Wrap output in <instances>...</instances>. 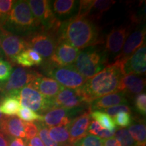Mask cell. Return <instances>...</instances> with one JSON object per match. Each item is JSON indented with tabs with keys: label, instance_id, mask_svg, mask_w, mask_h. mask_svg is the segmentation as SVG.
Wrapping results in <instances>:
<instances>
[{
	"label": "cell",
	"instance_id": "1",
	"mask_svg": "<svg viewBox=\"0 0 146 146\" xmlns=\"http://www.w3.org/2000/svg\"><path fill=\"white\" fill-rule=\"evenodd\" d=\"M123 76L119 65L114 62L87 79L83 86L78 89L85 103L91 104L102 96L117 92Z\"/></svg>",
	"mask_w": 146,
	"mask_h": 146
},
{
	"label": "cell",
	"instance_id": "2",
	"mask_svg": "<svg viewBox=\"0 0 146 146\" xmlns=\"http://www.w3.org/2000/svg\"><path fill=\"white\" fill-rule=\"evenodd\" d=\"M98 36V30L92 21L77 15L63 24L60 39L81 50L99 43Z\"/></svg>",
	"mask_w": 146,
	"mask_h": 146
},
{
	"label": "cell",
	"instance_id": "3",
	"mask_svg": "<svg viewBox=\"0 0 146 146\" xmlns=\"http://www.w3.org/2000/svg\"><path fill=\"white\" fill-rule=\"evenodd\" d=\"M106 57L96 49L90 47L80 52L72 66L85 79H89L102 70Z\"/></svg>",
	"mask_w": 146,
	"mask_h": 146
},
{
	"label": "cell",
	"instance_id": "4",
	"mask_svg": "<svg viewBox=\"0 0 146 146\" xmlns=\"http://www.w3.org/2000/svg\"><path fill=\"white\" fill-rule=\"evenodd\" d=\"M38 74L23 67H18L13 70L8 81L0 85V92L4 97L11 95L19 96L21 89L31 83Z\"/></svg>",
	"mask_w": 146,
	"mask_h": 146
},
{
	"label": "cell",
	"instance_id": "5",
	"mask_svg": "<svg viewBox=\"0 0 146 146\" xmlns=\"http://www.w3.org/2000/svg\"><path fill=\"white\" fill-rule=\"evenodd\" d=\"M47 74L58 82L62 87L75 89L84 85L87 80L80 74L72 65L58 66L53 65L47 71Z\"/></svg>",
	"mask_w": 146,
	"mask_h": 146
},
{
	"label": "cell",
	"instance_id": "6",
	"mask_svg": "<svg viewBox=\"0 0 146 146\" xmlns=\"http://www.w3.org/2000/svg\"><path fill=\"white\" fill-rule=\"evenodd\" d=\"M22 106L31 109L35 112L44 113L54 108L52 99H47L31 85L23 87L19 94Z\"/></svg>",
	"mask_w": 146,
	"mask_h": 146
},
{
	"label": "cell",
	"instance_id": "7",
	"mask_svg": "<svg viewBox=\"0 0 146 146\" xmlns=\"http://www.w3.org/2000/svg\"><path fill=\"white\" fill-rule=\"evenodd\" d=\"M36 25H42L45 29H50L60 26V23L55 18L51 7L50 1L47 0H30L27 1Z\"/></svg>",
	"mask_w": 146,
	"mask_h": 146
},
{
	"label": "cell",
	"instance_id": "8",
	"mask_svg": "<svg viewBox=\"0 0 146 146\" xmlns=\"http://www.w3.org/2000/svg\"><path fill=\"white\" fill-rule=\"evenodd\" d=\"M8 20L14 27L23 30H28L37 25L27 1H14Z\"/></svg>",
	"mask_w": 146,
	"mask_h": 146
},
{
	"label": "cell",
	"instance_id": "9",
	"mask_svg": "<svg viewBox=\"0 0 146 146\" xmlns=\"http://www.w3.org/2000/svg\"><path fill=\"white\" fill-rule=\"evenodd\" d=\"M26 41L28 48L32 49L45 59H50L52 57L57 45L54 36L47 31L36 33L29 41Z\"/></svg>",
	"mask_w": 146,
	"mask_h": 146
},
{
	"label": "cell",
	"instance_id": "10",
	"mask_svg": "<svg viewBox=\"0 0 146 146\" xmlns=\"http://www.w3.org/2000/svg\"><path fill=\"white\" fill-rule=\"evenodd\" d=\"M0 43L6 57L12 62L20 53L28 48L26 41L3 29L0 30Z\"/></svg>",
	"mask_w": 146,
	"mask_h": 146
},
{
	"label": "cell",
	"instance_id": "11",
	"mask_svg": "<svg viewBox=\"0 0 146 146\" xmlns=\"http://www.w3.org/2000/svg\"><path fill=\"white\" fill-rule=\"evenodd\" d=\"M80 50L68 42L60 39L52 57L50 58L52 64L58 66H67L74 64Z\"/></svg>",
	"mask_w": 146,
	"mask_h": 146
},
{
	"label": "cell",
	"instance_id": "12",
	"mask_svg": "<svg viewBox=\"0 0 146 146\" xmlns=\"http://www.w3.org/2000/svg\"><path fill=\"white\" fill-rule=\"evenodd\" d=\"M146 47L143 44L138 49L130 58L121 64L115 63L119 65L123 75L133 74L142 75L146 70Z\"/></svg>",
	"mask_w": 146,
	"mask_h": 146
},
{
	"label": "cell",
	"instance_id": "13",
	"mask_svg": "<svg viewBox=\"0 0 146 146\" xmlns=\"http://www.w3.org/2000/svg\"><path fill=\"white\" fill-rule=\"evenodd\" d=\"M145 28H139L129 35L122 48V52L116 56V62L121 64L145 44Z\"/></svg>",
	"mask_w": 146,
	"mask_h": 146
},
{
	"label": "cell",
	"instance_id": "14",
	"mask_svg": "<svg viewBox=\"0 0 146 146\" xmlns=\"http://www.w3.org/2000/svg\"><path fill=\"white\" fill-rule=\"evenodd\" d=\"M52 100L54 108L60 107L68 110L75 109L85 103L78 89H72L65 87Z\"/></svg>",
	"mask_w": 146,
	"mask_h": 146
},
{
	"label": "cell",
	"instance_id": "15",
	"mask_svg": "<svg viewBox=\"0 0 146 146\" xmlns=\"http://www.w3.org/2000/svg\"><path fill=\"white\" fill-rule=\"evenodd\" d=\"M90 110L74 118L67 126L70 141L73 145L87 136L88 128L91 123Z\"/></svg>",
	"mask_w": 146,
	"mask_h": 146
},
{
	"label": "cell",
	"instance_id": "16",
	"mask_svg": "<svg viewBox=\"0 0 146 146\" xmlns=\"http://www.w3.org/2000/svg\"><path fill=\"white\" fill-rule=\"evenodd\" d=\"M129 27L120 26L113 29L108 35L106 41V51L108 54H119L130 33Z\"/></svg>",
	"mask_w": 146,
	"mask_h": 146
},
{
	"label": "cell",
	"instance_id": "17",
	"mask_svg": "<svg viewBox=\"0 0 146 146\" xmlns=\"http://www.w3.org/2000/svg\"><path fill=\"white\" fill-rule=\"evenodd\" d=\"M145 87V78L136 74H129L122 77L117 92H123L125 96H137L143 92Z\"/></svg>",
	"mask_w": 146,
	"mask_h": 146
},
{
	"label": "cell",
	"instance_id": "18",
	"mask_svg": "<svg viewBox=\"0 0 146 146\" xmlns=\"http://www.w3.org/2000/svg\"><path fill=\"white\" fill-rule=\"evenodd\" d=\"M30 85L47 99H53L64 88L53 78L43 76L39 74Z\"/></svg>",
	"mask_w": 146,
	"mask_h": 146
},
{
	"label": "cell",
	"instance_id": "19",
	"mask_svg": "<svg viewBox=\"0 0 146 146\" xmlns=\"http://www.w3.org/2000/svg\"><path fill=\"white\" fill-rule=\"evenodd\" d=\"M72 110L64 108H54L42 115V120L45 126L48 127L68 126L71 122L70 116Z\"/></svg>",
	"mask_w": 146,
	"mask_h": 146
},
{
	"label": "cell",
	"instance_id": "20",
	"mask_svg": "<svg viewBox=\"0 0 146 146\" xmlns=\"http://www.w3.org/2000/svg\"><path fill=\"white\" fill-rule=\"evenodd\" d=\"M0 131L10 137L25 138V123L16 116H5L0 123Z\"/></svg>",
	"mask_w": 146,
	"mask_h": 146
},
{
	"label": "cell",
	"instance_id": "21",
	"mask_svg": "<svg viewBox=\"0 0 146 146\" xmlns=\"http://www.w3.org/2000/svg\"><path fill=\"white\" fill-rule=\"evenodd\" d=\"M127 99L123 92H114L95 100L90 104V111L102 110L115 106L127 104Z\"/></svg>",
	"mask_w": 146,
	"mask_h": 146
},
{
	"label": "cell",
	"instance_id": "22",
	"mask_svg": "<svg viewBox=\"0 0 146 146\" xmlns=\"http://www.w3.org/2000/svg\"><path fill=\"white\" fill-rule=\"evenodd\" d=\"M14 62L22 66L30 68L33 66L41 64L43 62V58L32 49L27 48L16 56Z\"/></svg>",
	"mask_w": 146,
	"mask_h": 146
},
{
	"label": "cell",
	"instance_id": "23",
	"mask_svg": "<svg viewBox=\"0 0 146 146\" xmlns=\"http://www.w3.org/2000/svg\"><path fill=\"white\" fill-rule=\"evenodd\" d=\"M21 108L19 96L11 95L4 97L0 103V109L2 114L7 116H14L18 114Z\"/></svg>",
	"mask_w": 146,
	"mask_h": 146
},
{
	"label": "cell",
	"instance_id": "24",
	"mask_svg": "<svg viewBox=\"0 0 146 146\" xmlns=\"http://www.w3.org/2000/svg\"><path fill=\"white\" fill-rule=\"evenodd\" d=\"M48 132L50 137L59 146H74L70 141L67 126L50 127Z\"/></svg>",
	"mask_w": 146,
	"mask_h": 146
},
{
	"label": "cell",
	"instance_id": "25",
	"mask_svg": "<svg viewBox=\"0 0 146 146\" xmlns=\"http://www.w3.org/2000/svg\"><path fill=\"white\" fill-rule=\"evenodd\" d=\"M129 133L138 146L146 145V126L145 120H138L129 127Z\"/></svg>",
	"mask_w": 146,
	"mask_h": 146
},
{
	"label": "cell",
	"instance_id": "26",
	"mask_svg": "<svg viewBox=\"0 0 146 146\" xmlns=\"http://www.w3.org/2000/svg\"><path fill=\"white\" fill-rule=\"evenodd\" d=\"M90 115L91 118L98 122L104 129L108 131H114L116 129L113 118L103 111H90Z\"/></svg>",
	"mask_w": 146,
	"mask_h": 146
},
{
	"label": "cell",
	"instance_id": "27",
	"mask_svg": "<svg viewBox=\"0 0 146 146\" xmlns=\"http://www.w3.org/2000/svg\"><path fill=\"white\" fill-rule=\"evenodd\" d=\"M76 2L74 0H56L53 3V9L58 16H66L72 13L75 8Z\"/></svg>",
	"mask_w": 146,
	"mask_h": 146
},
{
	"label": "cell",
	"instance_id": "28",
	"mask_svg": "<svg viewBox=\"0 0 146 146\" xmlns=\"http://www.w3.org/2000/svg\"><path fill=\"white\" fill-rule=\"evenodd\" d=\"M115 3H116V1H112V0H96V1H92L89 13L91 11H94L95 14L93 16V17L100 18L103 13L108 10Z\"/></svg>",
	"mask_w": 146,
	"mask_h": 146
},
{
	"label": "cell",
	"instance_id": "29",
	"mask_svg": "<svg viewBox=\"0 0 146 146\" xmlns=\"http://www.w3.org/2000/svg\"><path fill=\"white\" fill-rule=\"evenodd\" d=\"M116 130L108 131L104 129L96 120H91L90 125L88 128V133L93 135H96L102 139H106L113 137Z\"/></svg>",
	"mask_w": 146,
	"mask_h": 146
},
{
	"label": "cell",
	"instance_id": "30",
	"mask_svg": "<svg viewBox=\"0 0 146 146\" xmlns=\"http://www.w3.org/2000/svg\"><path fill=\"white\" fill-rule=\"evenodd\" d=\"M114 136L120 146H138L129 131L125 128L116 129Z\"/></svg>",
	"mask_w": 146,
	"mask_h": 146
},
{
	"label": "cell",
	"instance_id": "31",
	"mask_svg": "<svg viewBox=\"0 0 146 146\" xmlns=\"http://www.w3.org/2000/svg\"><path fill=\"white\" fill-rule=\"evenodd\" d=\"M38 127V134L39 137L44 144L45 146H59L50 137L48 132V128L41 121H37L36 123Z\"/></svg>",
	"mask_w": 146,
	"mask_h": 146
},
{
	"label": "cell",
	"instance_id": "32",
	"mask_svg": "<svg viewBox=\"0 0 146 146\" xmlns=\"http://www.w3.org/2000/svg\"><path fill=\"white\" fill-rule=\"evenodd\" d=\"M20 119L26 121L27 123H32L33 121H41L42 116L36 114L31 109L25 106H21L18 112Z\"/></svg>",
	"mask_w": 146,
	"mask_h": 146
},
{
	"label": "cell",
	"instance_id": "33",
	"mask_svg": "<svg viewBox=\"0 0 146 146\" xmlns=\"http://www.w3.org/2000/svg\"><path fill=\"white\" fill-rule=\"evenodd\" d=\"M74 146H103V139L96 135L89 134L76 142Z\"/></svg>",
	"mask_w": 146,
	"mask_h": 146
},
{
	"label": "cell",
	"instance_id": "34",
	"mask_svg": "<svg viewBox=\"0 0 146 146\" xmlns=\"http://www.w3.org/2000/svg\"><path fill=\"white\" fill-rule=\"evenodd\" d=\"M115 125L120 127H129L133 123V118L131 114L127 112H120L114 117Z\"/></svg>",
	"mask_w": 146,
	"mask_h": 146
},
{
	"label": "cell",
	"instance_id": "35",
	"mask_svg": "<svg viewBox=\"0 0 146 146\" xmlns=\"http://www.w3.org/2000/svg\"><path fill=\"white\" fill-rule=\"evenodd\" d=\"M12 72V68L10 64L0 58V83L8 81Z\"/></svg>",
	"mask_w": 146,
	"mask_h": 146
},
{
	"label": "cell",
	"instance_id": "36",
	"mask_svg": "<svg viewBox=\"0 0 146 146\" xmlns=\"http://www.w3.org/2000/svg\"><path fill=\"white\" fill-rule=\"evenodd\" d=\"M100 111H103L107 114H108L111 117H114L116 114L120 112H127L130 113L131 112V110L130 107L127 104H121L115 106L110 107L108 108H105L104 110H102Z\"/></svg>",
	"mask_w": 146,
	"mask_h": 146
},
{
	"label": "cell",
	"instance_id": "37",
	"mask_svg": "<svg viewBox=\"0 0 146 146\" xmlns=\"http://www.w3.org/2000/svg\"><path fill=\"white\" fill-rule=\"evenodd\" d=\"M135 106L139 113L145 116L146 114V95L145 93L137 95L135 100Z\"/></svg>",
	"mask_w": 146,
	"mask_h": 146
},
{
	"label": "cell",
	"instance_id": "38",
	"mask_svg": "<svg viewBox=\"0 0 146 146\" xmlns=\"http://www.w3.org/2000/svg\"><path fill=\"white\" fill-rule=\"evenodd\" d=\"M14 3L12 0H0V18H8Z\"/></svg>",
	"mask_w": 146,
	"mask_h": 146
},
{
	"label": "cell",
	"instance_id": "39",
	"mask_svg": "<svg viewBox=\"0 0 146 146\" xmlns=\"http://www.w3.org/2000/svg\"><path fill=\"white\" fill-rule=\"evenodd\" d=\"M25 133L26 141L37 136L38 127L36 123H25Z\"/></svg>",
	"mask_w": 146,
	"mask_h": 146
},
{
	"label": "cell",
	"instance_id": "40",
	"mask_svg": "<svg viewBox=\"0 0 146 146\" xmlns=\"http://www.w3.org/2000/svg\"><path fill=\"white\" fill-rule=\"evenodd\" d=\"M8 146H27L26 141L23 139L17 137H9Z\"/></svg>",
	"mask_w": 146,
	"mask_h": 146
},
{
	"label": "cell",
	"instance_id": "41",
	"mask_svg": "<svg viewBox=\"0 0 146 146\" xmlns=\"http://www.w3.org/2000/svg\"><path fill=\"white\" fill-rule=\"evenodd\" d=\"M27 146H45L44 144L39 137V136H36L31 139L26 141Z\"/></svg>",
	"mask_w": 146,
	"mask_h": 146
},
{
	"label": "cell",
	"instance_id": "42",
	"mask_svg": "<svg viewBox=\"0 0 146 146\" xmlns=\"http://www.w3.org/2000/svg\"><path fill=\"white\" fill-rule=\"evenodd\" d=\"M103 146H120V144L114 137L103 139Z\"/></svg>",
	"mask_w": 146,
	"mask_h": 146
},
{
	"label": "cell",
	"instance_id": "43",
	"mask_svg": "<svg viewBox=\"0 0 146 146\" xmlns=\"http://www.w3.org/2000/svg\"><path fill=\"white\" fill-rule=\"evenodd\" d=\"M9 137L0 131V146H8Z\"/></svg>",
	"mask_w": 146,
	"mask_h": 146
},
{
	"label": "cell",
	"instance_id": "44",
	"mask_svg": "<svg viewBox=\"0 0 146 146\" xmlns=\"http://www.w3.org/2000/svg\"><path fill=\"white\" fill-rule=\"evenodd\" d=\"M1 54V43H0V56Z\"/></svg>",
	"mask_w": 146,
	"mask_h": 146
}]
</instances>
